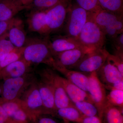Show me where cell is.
I'll list each match as a JSON object with an SVG mask.
<instances>
[{"instance_id":"cell-1","label":"cell","mask_w":123,"mask_h":123,"mask_svg":"<svg viewBox=\"0 0 123 123\" xmlns=\"http://www.w3.org/2000/svg\"><path fill=\"white\" fill-rule=\"evenodd\" d=\"M50 36L27 38L22 57L30 64L41 63L55 68V61L49 45Z\"/></svg>"},{"instance_id":"cell-2","label":"cell","mask_w":123,"mask_h":123,"mask_svg":"<svg viewBox=\"0 0 123 123\" xmlns=\"http://www.w3.org/2000/svg\"><path fill=\"white\" fill-rule=\"evenodd\" d=\"M78 39L85 48L90 51L103 48L106 37L95 21L93 14L90 15Z\"/></svg>"},{"instance_id":"cell-3","label":"cell","mask_w":123,"mask_h":123,"mask_svg":"<svg viewBox=\"0 0 123 123\" xmlns=\"http://www.w3.org/2000/svg\"><path fill=\"white\" fill-rule=\"evenodd\" d=\"M93 17L96 24L110 39L123 33V15L102 9L93 14Z\"/></svg>"},{"instance_id":"cell-4","label":"cell","mask_w":123,"mask_h":123,"mask_svg":"<svg viewBox=\"0 0 123 123\" xmlns=\"http://www.w3.org/2000/svg\"><path fill=\"white\" fill-rule=\"evenodd\" d=\"M72 5V0H61L47 10L45 21L48 35L58 31L63 27Z\"/></svg>"},{"instance_id":"cell-5","label":"cell","mask_w":123,"mask_h":123,"mask_svg":"<svg viewBox=\"0 0 123 123\" xmlns=\"http://www.w3.org/2000/svg\"><path fill=\"white\" fill-rule=\"evenodd\" d=\"M91 14L77 4L72 5L65 23L64 30L66 35L78 39Z\"/></svg>"},{"instance_id":"cell-6","label":"cell","mask_w":123,"mask_h":123,"mask_svg":"<svg viewBox=\"0 0 123 123\" xmlns=\"http://www.w3.org/2000/svg\"><path fill=\"white\" fill-rule=\"evenodd\" d=\"M109 53L103 48L92 51L85 55L72 70L88 74L96 72L105 62Z\"/></svg>"},{"instance_id":"cell-7","label":"cell","mask_w":123,"mask_h":123,"mask_svg":"<svg viewBox=\"0 0 123 123\" xmlns=\"http://www.w3.org/2000/svg\"><path fill=\"white\" fill-rule=\"evenodd\" d=\"M46 75L48 79L47 84L50 86L54 93L56 110L75 106L65 92L60 77L56 75L50 69L47 71Z\"/></svg>"},{"instance_id":"cell-8","label":"cell","mask_w":123,"mask_h":123,"mask_svg":"<svg viewBox=\"0 0 123 123\" xmlns=\"http://www.w3.org/2000/svg\"><path fill=\"white\" fill-rule=\"evenodd\" d=\"M89 93L92 102L98 111V117L101 119L103 112L107 105L106 89L98 78L96 72L89 74Z\"/></svg>"},{"instance_id":"cell-9","label":"cell","mask_w":123,"mask_h":123,"mask_svg":"<svg viewBox=\"0 0 123 123\" xmlns=\"http://www.w3.org/2000/svg\"><path fill=\"white\" fill-rule=\"evenodd\" d=\"M84 48L76 49L56 53L53 55L55 69L60 68L72 69L87 53L91 52Z\"/></svg>"},{"instance_id":"cell-10","label":"cell","mask_w":123,"mask_h":123,"mask_svg":"<svg viewBox=\"0 0 123 123\" xmlns=\"http://www.w3.org/2000/svg\"><path fill=\"white\" fill-rule=\"evenodd\" d=\"M49 45L53 55L64 51L76 49H86L81 45L78 39L66 35L56 36L51 39L50 38Z\"/></svg>"},{"instance_id":"cell-11","label":"cell","mask_w":123,"mask_h":123,"mask_svg":"<svg viewBox=\"0 0 123 123\" xmlns=\"http://www.w3.org/2000/svg\"><path fill=\"white\" fill-rule=\"evenodd\" d=\"M47 10H31L26 18L27 23L30 31L36 32L42 36H49L45 21Z\"/></svg>"},{"instance_id":"cell-12","label":"cell","mask_w":123,"mask_h":123,"mask_svg":"<svg viewBox=\"0 0 123 123\" xmlns=\"http://www.w3.org/2000/svg\"><path fill=\"white\" fill-rule=\"evenodd\" d=\"M96 73L99 80L104 85L117 83L123 80V75L107 60Z\"/></svg>"},{"instance_id":"cell-13","label":"cell","mask_w":123,"mask_h":123,"mask_svg":"<svg viewBox=\"0 0 123 123\" xmlns=\"http://www.w3.org/2000/svg\"><path fill=\"white\" fill-rule=\"evenodd\" d=\"M8 37L15 47L20 48L24 47L27 37L21 19L17 18L15 22L8 31Z\"/></svg>"},{"instance_id":"cell-14","label":"cell","mask_w":123,"mask_h":123,"mask_svg":"<svg viewBox=\"0 0 123 123\" xmlns=\"http://www.w3.org/2000/svg\"><path fill=\"white\" fill-rule=\"evenodd\" d=\"M60 79L67 95L73 104L81 101H88L93 103L88 92L82 90L66 78L60 77Z\"/></svg>"},{"instance_id":"cell-15","label":"cell","mask_w":123,"mask_h":123,"mask_svg":"<svg viewBox=\"0 0 123 123\" xmlns=\"http://www.w3.org/2000/svg\"><path fill=\"white\" fill-rule=\"evenodd\" d=\"M66 77L70 82L88 92L89 90V74L84 73L65 68H60L57 70Z\"/></svg>"},{"instance_id":"cell-16","label":"cell","mask_w":123,"mask_h":123,"mask_svg":"<svg viewBox=\"0 0 123 123\" xmlns=\"http://www.w3.org/2000/svg\"><path fill=\"white\" fill-rule=\"evenodd\" d=\"M25 9L17 0H0V21L10 20Z\"/></svg>"},{"instance_id":"cell-17","label":"cell","mask_w":123,"mask_h":123,"mask_svg":"<svg viewBox=\"0 0 123 123\" xmlns=\"http://www.w3.org/2000/svg\"><path fill=\"white\" fill-rule=\"evenodd\" d=\"M24 84V79L21 77L7 79L3 86V95L5 98L9 101L14 99Z\"/></svg>"},{"instance_id":"cell-18","label":"cell","mask_w":123,"mask_h":123,"mask_svg":"<svg viewBox=\"0 0 123 123\" xmlns=\"http://www.w3.org/2000/svg\"><path fill=\"white\" fill-rule=\"evenodd\" d=\"M101 119L104 123H123V108L107 106Z\"/></svg>"},{"instance_id":"cell-19","label":"cell","mask_w":123,"mask_h":123,"mask_svg":"<svg viewBox=\"0 0 123 123\" xmlns=\"http://www.w3.org/2000/svg\"><path fill=\"white\" fill-rule=\"evenodd\" d=\"M29 64L23 59H20L7 65L4 70L11 78L20 77L26 72Z\"/></svg>"},{"instance_id":"cell-20","label":"cell","mask_w":123,"mask_h":123,"mask_svg":"<svg viewBox=\"0 0 123 123\" xmlns=\"http://www.w3.org/2000/svg\"><path fill=\"white\" fill-rule=\"evenodd\" d=\"M39 91L43 106L50 111L56 110L54 93L50 86L47 84L41 86Z\"/></svg>"},{"instance_id":"cell-21","label":"cell","mask_w":123,"mask_h":123,"mask_svg":"<svg viewBox=\"0 0 123 123\" xmlns=\"http://www.w3.org/2000/svg\"><path fill=\"white\" fill-rule=\"evenodd\" d=\"M58 114L64 120L78 123L84 116L75 106L60 108L57 110Z\"/></svg>"},{"instance_id":"cell-22","label":"cell","mask_w":123,"mask_h":123,"mask_svg":"<svg viewBox=\"0 0 123 123\" xmlns=\"http://www.w3.org/2000/svg\"><path fill=\"white\" fill-rule=\"evenodd\" d=\"M99 5L104 10L123 15V0H98Z\"/></svg>"},{"instance_id":"cell-23","label":"cell","mask_w":123,"mask_h":123,"mask_svg":"<svg viewBox=\"0 0 123 123\" xmlns=\"http://www.w3.org/2000/svg\"><path fill=\"white\" fill-rule=\"evenodd\" d=\"M75 107L86 117L98 116V109L93 103L88 101H81L74 103Z\"/></svg>"},{"instance_id":"cell-24","label":"cell","mask_w":123,"mask_h":123,"mask_svg":"<svg viewBox=\"0 0 123 123\" xmlns=\"http://www.w3.org/2000/svg\"><path fill=\"white\" fill-rule=\"evenodd\" d=\"M107 106H115L123 108V91L118 90H110L107 94Z\"/></svg>"},{"instance_id":"cell-25","label":"cell","mask_w":123,"mask_h":123,"mask_svg":"<svg viewBox=\"0 0 123 123\" xmlns=\"http://www.w3.org/2000/svg\"><path fill=\"white\" fill-rule=\"evenodd\" d=\"M23 50L24 47L20 48L15 47L0 61V68H4L9 64L20 59L22 57Z\"/></svg>"},{"instance_id":"cell-26","label":"cell","mask_w":123,"mask_h":123,"mask_svg":"<svg viewBox=\"0 0 123 123\" xmlns=\"http://www.w3.org/2000/svg\"><path fill=\"white\" fill-rule=\"evenodd\" d=\"M61 0H33L27 9L47 10L53 7Z\"/></svg>"},{"instance_id":"cell-27","label":"cell","mask_w":123,"mask_h":123,"mask_svg":"<svg viewBox=\"0 0 123 123\" xmlns=\"http://www.w3.org/2000/svg\"><path fill=\"white\" fill-rule=\"evenodd\" d=\"M76 1L79 6L91 13H97L102 9L98 0H76Z\"/></svg>"},{"instance_id":"cell-28","label":"cell","mask_w":123,"mask_h":123,"mask_svg":"<svg viewBox=\"0 0 123 123\" xmlns=\"http://www.w3.org/2000/svg\"><path fill=\"white\" fill-rule=\"evenodd\" d=\"M27 103L29 108L32 110H36L43 106L39 91L36 89L31 91L27 98Z\"/></svg>"},{"instance_id":"cell-29","label":"cell","mask_w":123,"mask_h":123,"mask_svg":"<svg viewBox=\"0 0 123 123\" xmlns=\"http://www.w3.org/2000/svg\"><path fill=\"white\" fill-rule=\"evenodd\" d=\"M7 37L8 33L0 38V61L15 48L9 39H6Z\"/></svg>"},{"instance_id":"cell-30","label":"cell","mask_w":123,"mask_h":123,"mask_svg":"<svg viewBox=\"0 0 123 123\" xmlns=\"http://www.w3.org/2000/svg\"><path fill=\"white\" fill-rule=\"evenodd\" d=\"M114 55L123 59V33L111 39Z\"/></svg>"},{"instance_id":"cell-31","label":"cell","mask_w":123,"mask_h":123,"mask_svg":"<svg viewBox=\"0 0 123 123\" xmlns=\"http://www.w3.org/2000/svg\"><path fill=\"white\" fill-rule=\"evenodd\" d=\"M108 61L116 67L123 75V59L117 56L109 53L107 59Z\"/></svg>"},{"instance_id":"cell-32","label":"cell","mask_w":123,"mask_h":123,"mask_svg":"<svg viewBox=\"0 0 123 123\" xmlns=\"http://www.w3.org/2000/svg\"><path fill=\"white\" fill-rule=\"evenodd\" d=\"M17 18L14 17L7 21H0V38L8 33Z\"/></svg>"},{"instance_id":"cell-33","label":"cell","mask_w":123,"mask_h":123,"mask_svg":"<svg viewBox=\"0 0 123 123\" xmlns=\"http://www.w3.org/2000/svg\"><path fill=\"white\" fill-rule=\"evenodd\" d=\"M102 121L98 116H84L78 123H98Z\"/></svg>"},{"instance_id":"cell-34","label":"cell","mask_w":123,"mask_h":123,"mask_svg":"<svg viewBox=\"0 0 123 123\" xmlns=\"http://www.w3.org/2000/svg\"><path fill=\"white\" fill-rule=\"evenodd\" d=\"M104 86L106 89L110 91L112 90L123 91V80L117 83Z\"/></svg>"},{"instance_id":"cell-35","label":"cell","mask_w":123,"mask_h":123,"mask_svg":"<svg viewBox=\"0 0 123 123\" xmlns=\"http://www.w3.org/2000/svg\"><path fill=\"white\" fill-rule=\"evenodd\" d=\"M0 123H11L7 113L0 106Z\"/></svg>"},{"instance_id":"cell-36","label":"cell","mask_w":123,"mask_h":123,"mask_svg":"<svg viewBox=\"0 0 123 123\" xmlns=\"http://www.w3.org/2000/svg\"><path fill=\"white\" fill-rule=\"evenodd\" d=\"M38 123H57L55 120L48 117L40 118Z\"/></svg>"},{"instance_id":"cell-37","label":"cell","mask_w":123,"mask_h":123,"mask_svg":"<svg viewBox=\"0 0 123 123\" xmlns=\"http://www.w3.org/2000/svg\"><path fill=\"white\" fill-rule=\"evenodd\" d=\"M18 2L23 6L26 7L27 9L28 6L33 2V0H17Z\"/></svg>"},{"instance_id":"cell-38","label":"cell","mask_w":123,"mask_h":123,"mask_svg":"<svg viewBox=\"0 0 123 123\" xmlns=\"http://www.w3.org/2000/svg\"><path fill=\"white\" fill-rule=\"evenodd\" d=\"M65 123H69V121H66V120H65Z\"/></svg>"},{"instance_id":"cell-39","label":"cell","mask_w":123,"mask_h":123,"mask_svg":"<svg viewBox=\"0 0 123 123\" xmlns=\"http://www.w3.org/2000/svg\"><path fill=\"white\" fill-rule=\"evenodd\" d=\"M1 92V89H0V94Z\"/></svg>"}]
</instances>
